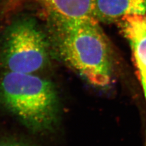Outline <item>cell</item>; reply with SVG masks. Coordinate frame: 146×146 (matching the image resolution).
I'll list each match as a JSON object with an SVG mask.
<instances>
[{"instance_id": "5", "label": "cell", "mask_w": 146, "mask_h": 146, "mask_svg": "<svg viewBox=\"0 0 146 146\" xmlns=\"http://www.w3.org/2000/svg\"><path fill=\"white\" fill-rule=\"evenodd\" d=\"M146 0H95L93 15L99 22L119 21L129 15H145Z\"/></svg>"}, {"instance_id": "6", "label": "cell", "mask_w": 146, "mask_h": 146, "mask_svg": "<svg viewBox=\"0 0 146 146\" xmlns=\"http://www.w3.org/2000/svg\"><path fill=\"white\" fill-rule=\"evenodd\" d=\"M43 8L46 15L66 20L93 18L95 0H29Z\"/></svg>"}, {"instance_id": "4", "label": "cell", "mask_w": 146, "mask_h": 146, "mask_svg": "<svg viewBox=\"0 0 146 146\" xmlns=\"http://www.w3.org/2000/svg\"><path fill=\"white\" fill-rule=\"evenodd\" d=\"M118 26L130 46L146 103V15H125L118 21Z\"/></svg>"}, {"instance_id": "7", "label": "cell", "mask_w": 146, "mask_h": 146, "mask_svg": "<svg viewBox=\"0 0 146 146\" xmlns=\"http://www.w3.org/2000/svg\"><path fill=\"white\" fill-rule=\"evenodd\" d=\"M0 146H39L25 138L15 136H0Z\"/></svg>"}, {"instance_id": "3", "label": "cell", "mask_w": 146, "mask_h": 146, "mask_svg": "<svg viewBox=\"0 0 146 146\" xmlns=\"http://www.w3.org/2000/svg\"><path fill=\"white\" fill-rule=\"evenodd\" d=\"M52 54L47 31L33 17H18L4 31L0 63L7 71L34 74L48 66Z\"/></svg>"}, {"instance_id": "1", "label": "cell", "mask_w": 146, "mask_h": 146, "mask_svg": "<svg viewBox=\"0 0 146 146\" xmlns=\"http://www.w3.org/2000/svg\"><path fill=\"white\" fill-rule=\"evenodd\" d=\"M47 32L52 54L88 83L106 88L112 79L110 45L94 17L66 20L47 15Z\"/></svg>"}, {"instance_id": "2", "label": "cell", "mask_w": 146, "mask_h": 146, "mask_svg": "<svg viewBox=\"0 0 146 146\" xmlns=\"http://www.w3.org/2000/svg\"><path fill=\"white\" fill-rule=\"evenodd\" d=\"M0 104L35 133L53 131L60 120L56 86L34 74L4 72L0 78Z\"/></svg>"}]
</instances>
